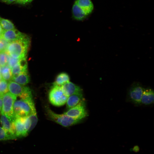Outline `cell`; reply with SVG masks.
Instances as JSON below:
<instances>
[{
  "label": "cell",
  "mask_w": 154,
  "mask_h": 154,
  "mask_svg": "<svg viewBox=\"0 0 154 154\" xmlns=\"http://www.w3.org/2000/svg\"><path fill=\"white\" fill-rule=\"evenodd\" d=\"M20 59L13 58L9 56L7 64L8 66L11 69L18 62Z\"/></svg>",
  "instance_id": "25"
},
{
  "label": "cell",
  "mask_w": 154,
  "mask_h": 154,
  "mask_svg": "<svg viewBox=\"0 0 154 154\" xmlns=\"http://www.w3.org/2000/svg\"><path fill=\"white\" fill-rule=\"evenodd\" d=\"M46 111L49 119L64 127H68L75 125L82 121L70 117L64 113L62 114H56L47 106L46 108Z\"/></svg>",
  "instance_id": "4"
},
{
  "label": "cell",
  "mask_w": 154,
  "mask_h": 154,
  "mask_svg": "<svg viewBox=\"0 0 154 154\" xmlns=\"http://www.w3.org/2000/svg\"><path fill=\"white\" fill-rule=\"evenodd\" d=\"M64 113L74 118L82 120L88 116L85 100L83 99Z\"/></svg>",
  "instance_id": "7"
},
{
  "label": "cell",
  "mask_w": 154,
  "mask_h": 154,
  "mask_svg": "<svg viewBox=\"0 0 154 154\" xmlns=\"http://www.w3.org/2000/svg\"><path fill=\"white\" fill-rule=\"evenodd\" d=\"M16 98V96L9 92L3 96L1 114L5 116L11 122H14L16 119L13 110V104Z\"/></svg>",
  "instance_id": "5"
},
{
  "label": "cell",
  "mask_w": 154,
  "mask_h": 154,
  "mask_svg": "<svg viewBox=\"0 0 154 154\" xmlns=\"http://www.w3.org/2000/svg\"><path fill=\"white\" fill-rule=\"evenodd\" d=\"M8 91V82L2 79L0 81V95L3 96Z\"/></svg>",
  "instance_id": "23"
},
{
  "label": "cell",
  "mask_w": 154,
  "mask_h": 154,
  "mask_svg": "<svg viewBox=\"0 0 154 154\" xmlns=\"http://www.w3.org/2000/svg\"><path fill=\"white\" fill-rule=\"evenodd\" d=\"M0 73L3 80L7 82L11 80L12 74L11 69L8 65H6L1 68Z\"/></svg>",
  "instance_id": "19"
},
{
  "label": "cell",
  "mask_w": 154,
  "mask_h": 154,
  "mask_svg": "<svg viewBox=\"0 0 154 154\" xmlns=\"http://www.w3.org/2000/svg\"><path fill=\"white\" fill-rule=\"evenodd\" d=\"M144 88L138 82H135L131 86L129 90V99L132 102L136 105L141 104V97Z\"/></svg>",
  "instance_id": "8"
},
{
  "label": "cell",
  "mask_w": 154,
  "mask_h": 154,
  "mask_svg": "<svg viewBox=\"0 0 154 154\" xmlns=\"http://www.w3.org/2000/svg\"><path fill=\"white\" fill-rule=\"evenodd\" d=\"M0 25L4 30H8L15 29L14 24L11 21L0 17Z\"/></svg>",
  "instance_id": "20"
},
{
  "label": "cell",
  "mask_w": 154,
  "mask_h": 154,
  "mask_svg": "<svg viewBox=\"0 0 154 154\" xmlns=\"http://www.w3.org/2000/svg\"><path fill=\"white\" fill-rule=\"evenodd\" d=\"M30 42L29 38L9 42L5 51L9 56L15 58H26Z\"/></svg>",
  "instance_id": "1"
},
{
  "label": "cell",
  "mask_w": 154,
  "mask_h": 154,
  "mask_svg": "<svg viewBox=\"0 0 154 154\" xmlns=\"http://www.w3.org/2000/svg\"><path fill=\"white\" fill-rule=\"evenodd\" d=\"M64 94L68 97L75 94H83L81 88L70 82L61 86Z\"/></svg>",
  "instance_id": "13"
},
{
  "label": "cell",
  "mask_w": 154,
  "mask_h": 154,
  "mask_svg": "<svg viewBox=\"0 0 154 154\" xmlns=\"http://www.w3.org/2000/svg\"><path fill=\"white\" fill-rule=\"evenodd\" d=\"M25 117L16 118L13 122L17 138L26 137L28 134L25 128Z\"/></svg>",
  "instance_id": "10"
},
{
  "label": "cell",
  "mask_w": 154,
  "mask_h": 154,
  "mask_svg": "<svg viewBox=\"0 0 154 154\" xmlns=\"http://www.w3.org/2000/svg\"><path fill=\"white\" fill-rule=\"evenodd\" d=\"M0 1H2L4 2H6V0H0Z\"/></svg>",
  "instance_id": "33"
},
{
  "label": "cell",
  "mask_w": 154,
  "mask_h": 154,
  "mask_svg": "<svg viewBox=\"0 0 154 154\" xmlns=\"http://www.w3.org/2000/svg\"><path fill=\"white\" fill-rule=\"evenodd\" d=\"M28 117L31 122V126L30 129L31 131L36 126L38 122V118L36 110L32 112Z\"/></svg>",
  "instance_id": "21"
},
{
  "label": "cell",
  "mask_w": 154,
  "mask_h": 154,
  "mask_svg": "<svg viewBox=\"0 0 154 154\" xmlns=\"http://www.w3.org/2000/svg\"><path fill=\"white\" fill-rule=\"evenodd\" d=\"M28 87L21 85L11 80L8 83L9 91L11 94L19 97L23 95Z\"/></svg>",
  "instance_id": "11"
},
{
  "label": "cell",
  "mask_w": 154,
  "mask_h": 154,
  "mask_svg": "<svg viewBox=\"0 0 154 154\" xmlns=\"http://www.w3.org/2000/svg\"><path fill=\"white\" fill-rule=\"evenodd\" d=\"M154 101L153 91L151 88L144 89L141 97V103L145 105L153 104Z\"/></svg>",
  "instance_id": "15"
},
{
  "label": "cell",
  "mask_w": 154,
  "mask_h": 154,
  "mask_svg": "<svg viewBox=\"0 0 154 154\" xmlns=\"http://www.w3.org/2000/svg\"><path fill=\"white\" fill-rule=\"evenodd\" d=\"M29 38V37L26 35L15 29L8 30H3L0 35V38L3 39L9 42Z\"/></svg>",
  "instance_id": "9"
},
{
  "label": "cell",
  "mask_w": 154,
  "mask_h": 154,
  "mask_svg": "<svg viewBox=\"0 0 154 154\" xmlns=\"http://www.w3.org/2000/svg\"><path fill=\"white\" fill-rule=\"evenodd\" d=\"M16 0H6L5 2L7 3V4H9L15 1Z\"/></svg>",
  "instance_id": "29"
},
{
  "label": "cell",
  "mask_w": 154,
  "mask_h": 154,
  "mask_svg": "<svg viewBox=\"0 0 154 154\" xmlns=\"http://www.w3.org/2000/svg\"><path fill=\"white\" fill-rule=\"evenodd\" d=\"M13 139L12 137L8 134L2 127H0V141Z\"/></svg>",
  "instance_id": "24"
},
{
  "label": "cell",
  "mask_w": 154,
  "mask_h": 154,
  "mask_svg": "<svg viewBox=\"0 0 154 154\" xmlns=\"http://www.w3.org/2000/svg\"><path fill=\"white\" fill-rule=\"evenodd\" d=\"M9 56L5 51L0 52V65L4 66L7 64Z\"/></svg>",
  "instance_id": "22"
},
{
  "label": "cell",
  "mask_w": 154,
  "mask_h": 154,
  "mask_svg": "<svg viewBox=\"0 0 154 154\" xmlns=\"http://www.w3.org/2000/svg\"><path fill=\"white\" fill-rule=\"evenodd\" d=\"M11 80L21 85L25 86L29 82L30 78L28 72H26L22 73L16 76L12 77Z\"/></svg>",
  "instance_id": "17"
},
{
  "label": "cell",
  "mask_w": 154,
  "mask_h": 154,
  "mask_svg": "<svg viewBox=\"0 0 154 154\" xmlns=\"http://www.w3.org/2000/svg\"><path fill=\"white\" fill-rule=\"evenodd\" d=\"M3 106V96L0 95V112L1 111Z\"/></svg>",
  "instance_id": "28"
},
{
  "label": "cell",
  "mask_w": 154,
  "mask_h": 154,
  "mask_svg": "<svg viewBox=\"0 0 154 154\" xmlns=\"http://www.w3.org/2000/svg\"><path fill=\"white\" fill-rule=\"evenodd\" d=\"M33 0H16V3L21 4H25L31 2Z\"/></svg>",
  "instance_id": "27"
},
{
  "label": "cell",
  "mask_w": 154,
  "mask_h": 154,
  "mask_svg": "<svg viewBox=\"0 0 154 154\" xmlns=\"http://www.w3.org/2000/svg\"><path fill=\"white\" fill-rule=\"evenodd\" d=\"M70 82V77L65 72H62L56 76L53 85L61 86Z\"/></svg>",
  "instance_id": "18"
},
{
  "label": "cell",
  "mask_w": 154,
  "mask_h": 154,
  "mask_svg": "<svg viewBox=\"0 0 154 154\" xmlns=\"http://www.w3.org/2000/svg\"><path fill=\"white\" fill-rule=\"evenodd\" d=\"M83 99V94H73L69 96L66 103L67 110L76 106Z\"/></svg>",
  "instance_id": "16"
},
{
  "label": "cell",
  "mask_w": 154,
  "mask_h": 154,
  "mask_svg": "<svg viewBox=\"0 0 154 154\" xmlns=\"http://www.w3.org/2000/svg\"><path fill=\"white\" fill-rule=\"evenodd\" d=\"M3 41V40L1 38H0V52L5 51L7 46H7V44H6V42Z\"/></svg>",
  "instance_id": "26"
},
{
  "label": "cell",
  "mask_w": 154,
  "mask_h": 154,
  "mask_svg": "<svg viewBox=\"0 0 154 154\" xmlns=\"http://www.w3.org/2000/svg\"><path fill=\"white\" fill-rule=\"evenodd\" d=\"M2 76H1V74L0 73V81L2 80Z\"/></svg>",
  "instance_id": "32"
},
{
  "label": "cell",
  "mask_w": 154,
  "mask_h": 154,
  "mask_svg": "<svg viewBox=\"0 0 154 154\" xmlns=\"http://www.w3.org/2000/svg\"><path fill=\"white\" fill-rule=\"evenodd\" d=\"M27 66L26 58L20 59L18 62L11 69L12 77L28 72Z\"/></svg>",
  "instance_id": "14"
},
{
  "label": "cell",
  "mask_w": 154,
  "mask_h": 154,
  "mask_svg": "<svg viewBox=\"0 0 154 154\" xmlns=\"http://www.w3.org/2000/svg\"><path fill=\"white\" fill-rule=\"evenodd\" d=\"M139 148L137 146H136L135 147L133 148V150L135 152H137L138 151H139Z\"/></svg>",
  "instance_id": "30"
},
{
  "label": "cell",
  "mask_w": 154,
  "mask_h": 154,
  "mask_svg": "<svg viewBox=\"0 0 154 154\" xmlns=\"http://www.w3.org/2000/svg\"><path fill=\"white\" fill-rule=\"evenodd\" d=\"M3 29L1 25H0V35L3 32Z\"/></svg>",
  "instance_id": "31"
},
{
  "label": "cell",
  "mask_w": 154,
  "mask_h": 154,
  "mask_svg": "<svg viewBox=\"0 0 154 154\" xmlns=\"http://www.w3.org/2000/svg\"><path fill=\"white\" fill-rule=\"evenodd\" d=\"M48 97L52 105L60 106L66 104L68 97L63 92L61 86L52 85L49 91Z\"/></svg>",
  "instance_id": "6"
},
{
  "label": "cell",
  "mask_w": 154,
  "mask_h": 154,
  "mask_svg": "<svg viewBox=\"0 0 154 154\" xmlns=\"http://www.w3.org/2000/svg\"><path fill=\"white\" fill-rule=\"evenodd\" d=\"M0 121L2 128L5 131L11 135L13 139H17L13 122H11L6 116L3 114H1Z\"/></svg>",
  "instance_id": "12"
},
{
  "label": "cell",
  "mask_w": 154,
  "mask_h": 154,
  "mask_svg": "<svg viewBox=\"0 0 154 154\" xmlns=\"http://www.w3.org/2000/svg\"><path fill=\"white\" fill-rule=\"evenodd\" d=\"M93 9L91 0H76L72 8L73 17L78 21L83 20L91 13Z\"/></svg>",
  "instance_id": "2"
},
{
  "label": "cell",
  "mask_w": 154,
  "mask_h": 154,
  "mask_svg": "<svg viewBox=\"0 0 154 154\" xmlns=\"http://www.w3.org/2000/svg\"><path fill=\"white\" fill-rule=\"evenodd\" d=\"M13 110L16 118L27 117L36 110L33 100H27L22 99L15 101Z\"/></svg>",
  "instance_id": "3"
},
{
  "label": "cell",
  "mask_w": 154,
  "mask_h": 154,
  "mask_svg": "<svg viewBox=\"0 0 154 154\" xmlns=\"http://www.w3.org/2000/svg\"><path fill=\"white\" fill-rule=\"evenodd\" d=\"M0 69H1V66L0 65Z\"/></svg>",
  "instance_id": "34"
}]
</instances>
